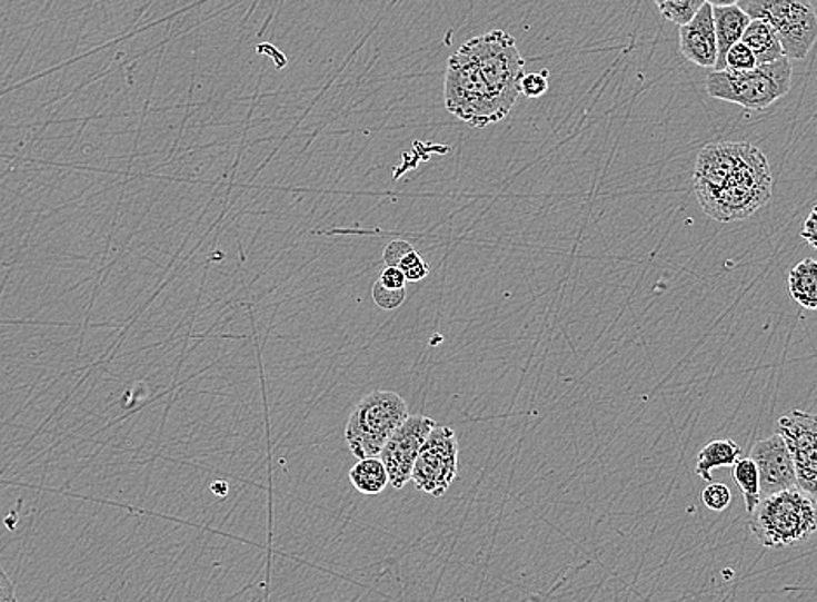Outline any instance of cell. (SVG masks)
<instances>
[{
	"instance_id": "7402d4cb",
	"label": "cell",
	"mask_w": 817,
	"mask_h": 602,
	"mask_svg": "<svg viewBox=\"0 0 817 602\" xmlns=\"http://www.w3.org/2000/svg\"><path fill=\"white\" fill-rule=\"evenodd\" d=\"M548 91V72L542 70L539 73H526L520 85V92L526 98H539Z\"/></svg>"
},
{
	"instance_id": "44dd1931",
	"label": "cell",
	"mask_w": 817,
	"mask_h": 602,
	"mask_svg": "<svg viewBox=\"0 0 817 602\" xmlns=\"http://www.w3.org/2000/svg\"><path fill=\"white\" fill-rule=\"evenodd\" d=\"M399 268L403 272V276H406L409 283H419V280L427 279L428 274H430L427 261L416 253V249L409 253V255L403 256Z\"/></svg>"
},
{
	"instance_id": "ac0fdd59",
	"label": "cell",
	"mask_w": 817,
	"mask_h": 602,
	"mask_svg": "<svg viewBox=\"0 0 817 602\" xmlns=\"http://www.w3.org/2000/svg\"><path fill=\"white\" fill-rule=\"evenodd\" d=\"M703 503L714 512H724L733 502V493L726 484L710 483L703 490Z\"/></svg>"
},
{
	"instance_id": "484cf974",
	"label": "cell",
	"mask_w": 817,
	"mask_h": 602,
	"mask_svg": "<svg viewBox=\"0 0 817 602\" xmlns=\"http://www.w3.org/2000/svg\"><path fill=\"white\" fill-rule=\"evenodd\" d=\"M0 602H18L17 586L2 566H0Z\"/></svg>"
},
{
	"instance_id": "ba28073f",
	"label": "cell",
	"mask_w": 817,
	"mask_h": 602,
	"mask_svg": "<svg viewBox=\"0 0 817 602\" xmlns=\"http://www.w3.org/2000/svg\"><path fill=\"white\" fill-rule=\"evenodd\" d=\"M435 425L430 416L409 415L379 453L395 490H402L411 481L416 458Z\"/></svg>"
},
{
	"instance_id": "7a4b0ae2",
	"label": "cell",
	"mask_w": 817,
	"mask_h": 602,
	"mask_svg": "<svg viewBox=\"0 0 817 602\" xmlns=\"http://www.w3.org/2000/svg\"><path fill=\"white\" fill-rule=\"evenodd\" d=\"M748 515L751 533L766 549L794 546L817 533V502L798 487L764 496Z\"/></svg>"
},
{
	"instance_id": "277c9868",
	"label": "cell",
	"mask_w": 817,
	"mask_h": 602,
	"mask_svg": "<svg viewBox=\"0 0 817 602\" xmlns=\"http://www.w3.org/2000/svg\"><path fill=\"white\" fill-rule=\"evenodd\" d=\"M409 407L402 395L390 391L367 394L348 418L345 440L359 460L379 456L395 431L406 422Z\"/></svg>"
},
{
	"instance_id": "9c48e42d",
	"label": "cell",
	"mask_w": 817,
	"mask_h": 602,
	"mask_svg": "<svg viewBox=\"0 0 817 602\" xmlns=\"http://www.w3.org/2000/svg\"><path fill=\"white\" fill-rule=\"evenodd\" d=\"M750 458L754 460L760 474L761 499L797 487L794 458L781 435L774 434L755 443Z\"/></svg>"
},
{
	"instance_id": "9a60e30c",
	"label": "cell",
	"mask_w": 817,
	"mask_h": 602,
	"mask_svg": "<svg viewBox=\"0 0 817 602\" xmlns=\"http://www.w3.org/2000/svg\"><path fill=\"white\" fill-rule=\"evenodd\" d=\"M350 481L359 493L366 496L379 495L390 484L387 468L378 456L359 460L350 471Z\"/></svg>"
},
{
	"instance_id": "5b68a950",
	"label": "cell",
	"mask_w": 817,
	"mask_h": 602,
	"mask_svg": "<svg viewBox=\"0 0 817 602\" xmlns=\"http://www.w3.org/2000/svg\"><path fill=\"white\" fill-rule=\"evenodd\" d=\"M745 11L773 27L789 60H804L817 42V12L810 0H750Z\"/></svg>"
},
{
	"instance_id": "4316f807",
	"label": "cell",
	"mask_w": 817,
	"mask_h": 602,
	"mask_svg": "<svg viewBox=\"0 0 817 602\" xmlns=\"http://www.w3.org/2000/svg\"><path fill=\"white\" fill-rule=\"evenodd\" d=\"M705 2L711 8H727V6H738L739 0H705Z\"/></svg>"
},
{
	"instance_id": "8fae6325",
	"label": "cell",
	"mask_w": 817,
	"mask_h": 602,
	"mask_svg": "<svg viewBox=\"0 0 817 602\" xmlns=\"http://www.w3.org/2000/svg\"><path fill=\"white\" fill-rule=\"evenodd\" d=\"M715 32H717L718 57L715 70H726V57L733 46L741 42L751 18L739 6L714 8Z\"/></svg>"
},
{
	"instance_id": "2e32d148",
	"label": "cell",
	"mask_w": 817,
	"mask_h": 602,
	"mask_svg": "<svg viewBox=\"0 0 817 602\" xmlns=\"http://www.w3.org/2000/svg\"><path fill=\"white\" fill-rule=\"evenodd\" d=\"M730 468H733L734 481L738 484L743 499H745L746 512L751 514L761 500L760 474H758L757 465L751 458H739Z\"/></svg>"
},
{
	"instance_id": "cb8c5ba5",
	"label": "cell",
	"mask_w": 817,
	"mask_h": 602,
	"mask_svg": "<svg viewBox=\"0 0 817 602\" xmlns=\"http://www.w3.org/2000/svg\"><path fill=\"white\" fill-rule=\"evenodd\" d=\"M378 280L385 287H390V289H403L407 283L406 276H403V272L399 267L385 268Z\"/></svg>"
},
{
	"instance_id": "6da1fadb",
	"label": "cell",
	"mask_w": 817,
	"mask_h": 602,
	"mask_svg": "<svg viewBox=\"0 0 817 602\" xmlns=\"http://www.w3.org/2000/svg\"><path fill=\"white\" fill-rule=\"evenodd\" d=\"M774 178L769 160L760 148L750 144L745 157L710 194L699 197L698 203L706 215L720 221L746 220L764 208L773 197Z\"/></svg>"
},
{
	"instance_id": "3957f363",
	"label": "cell",
	"mask_w": 817,
	"mask_h": 602,
	"mask_svg": "<svg viewBox=\"0 0 817 602\" xmlns=\"http://www.w3.org/2000/svg\"><path fill=\"white\" fill-rule=\"evenodd\" d=\"M791 76L794 67L785 57L774 63L757 65L746 72L715 70L706 79V91L715 100L748 110H764L791 91Z\"/></svg>"
},
{
	"instance_id": "e0dca14e",
	"label": "cell",
	"mask_w": 817,
	"mask_h": 602,
	"mask_svg": "<svg viewBox=\"0 0 817 602\" xmlns=\"http://www.w3.org/2000/svg\"><path fill=\"white\" fill-rule=\"evenodd\" d=\"M665 20L675 24H686L696 17L705 0H654Z\"/></svg>"
},
{
	"instance_id": "30bf717a",
	"label": "cell",
	"mask_w": 817,
	"mask_h": 602,
	"mask_svg": "<svg viewBox=\"0 0 817 602\" xmlns=\"http://www.w3.org/2000/svg\"><path fill=\"white\" fill-rule=\"evenodd\" d=\"M680 51L690 63L703 68H715L718 57L717 32H715L714 8L703 4L693 20L680 27Z\"/></svg>"
},
{
	"instance_id": "8992f818",
	"label": "cell",
	"mask_w": 817,
	"mask_h": 602,
	"mask_svg": "<svg viewBox=\"0 0 817 602\" xmlns=\"http://www.w3.org/2000/svg\"><path fill=\"white\" fill-rule=\"evenodd\" d=\"M459 446L451 427L435 425L412 468L411 481L425 495L440 499L458 477Z\"/></svg>"
},
{
	"instance_id": "52a82bcc",
	"label": "cell",
	"mask_w": 817,
	"mask_h": 602,
	"mask_svg": "<svg viewBox=\"0 0 817 602\" xmlns=\"http://www.w3.org/2000/svg\"><path fill=\"white\" fill-rule=\"evenodd\" d=\"M797 472V487L817 502V413L791 409L778 420Z\"/></svg>"
},
{
	"instance_id": "603a6c76",
	"label": "cell",
	"mask_w": 817,
	"mask_h": 602,
	"mask_svg": "<svg viewBox=\"0 0 817 602\" xmlns=\"http://www.w3.org/2000/svg\"><path fill=\"white\" fill-rule=\"evenodd\" d=\"M411 251H415V246L407 243V240H391V243L388 244L387 248H385L383 251L385 265H387V267H399V264L400 261H402L403 256L409 255V253Z\"/></svg>"
},
{
	"instance_id": "5bb4252c",
	"label": "cell",
	"mask_w": 817,
	"mask_h": 602,
	"mask_svg": "<svg viewBox=\"0 0 817 602\" xmlns=\"http://www.w3.org/2000/svg\"><path fill=\"white\" fill-rule=\"evenodd\" d=\"M788 292L800 307L817 310V261L801 259L788 272Z\"/></svg>"
},
{
	"instance_id": "d4e9b609",
	"label": "cell",
	"mask_w": 817,
	"mask_h": 602,
	"mask_svg": "<svg viewBox=\"0 0 817 602\" xmlns=\"http://www.w3.org/2000/svg\"><path fill=\"white\" fill-rule=\"evenodd\" d=\"M800 237L809 246H813L814 249H817V204L810 209L809 216L806 218V224L801 227Z\"/></svg>"
},
{
	"instance_id": "ffe728a7",
	"label": "cell",
	"mask_w": 817,
	"mask_h": 602,
	"mask_svg": "<svg viewBox=\"0 0 817 602\" xmlns=\"http://www.w3.org/2000/svg\"><path fill=\"white\" fill-rule=\"evenodd\" d=\"M406 287L403 289H390V287H385L379 280H376L375 286H372V299L383 310L399 308L406 302Z\"/></svg>"
},
{
	"instance_id": "7c38bea8",
	"label": "cell",
	"mask_w": 817,
	"mask_h": 602,
	"mask_svg": "<svg viewBox=\"0 0 817 602\" xmlns=\"http://www.w3.org/2000/svg\"><path fill=\"white\" fill-rule=\"evenodd\" d=\"M741 42L754 52L757 65H769L785 58L778 33L766 21L751 20L743 33Z\"/></svg>"
},
{
	"instance_id": "4fadbf2b",
	"label": "cell",
	"mask_w": 817,
	"mask_h": 602,
	"mask_svg": "<svg viewBox=\"0 0 817 602\" xmlns=\"http://www.w3.org/2000/svg\"><path fill=\"white\" fill-rule=\"evenodd\" d=\"M743 450L736 441L715 440L701 447L696 462V474L706 483H714L711 472L721 467H733L741 458Z\"/></svg>"
},
{
	"instance_id": "d6986e66",
	"label": "cell",
	"mask_w": 817,
	"mask_h": 602,
	"mask_svg": "<svg viewBox=\"0 0 817 602\" xmlns=\"http://www.w3.org/2000/svg\"><path fill=\"white\" fill-rule=\"evenodd\" d=\"M757 67V60H755L754 52L750 51L748 46L738 42L733 46L727 52L726 57V70H733V72H746V70H754Z\"/></svg>"
}]
</instances>
